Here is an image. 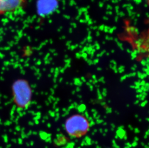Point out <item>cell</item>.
Listing matches in <instances>:
<instances>
[{"mask_svg":"<svg viewBox=\"0 0 149 148\" xmlns=\"http://www.w3.org/2000/svg\"><path fill=\"white\" fill-rule=\"evenodd\" d=\"M58 0H38L37 7L38 14L45 17L52 14L58 7Z\"/></svg>","mask_w":149,"mask_h":148,"instance_id":"obj_3","label":"cell"},{"mask_svg":"<svg viewBox=\"0 0 149 148\" xmlns=\"http://www.w3.org/2000/svg\"><path fill=\"white\" fill-rule=\"evenodd\" d=\"M26 3V0H0V15L22 8Z\"/></svg>","mask_w":149,"mask_h":148,"instance_id":"obj_4","label":"cell"},{"mask_svg":"<svg viewBox=\"0 0 149 148\" xmlns=\"http://www.w3.org/2000/svg\"><path fill=\"white\" fill-rule=\"evenodd\" d=\"M14 102L20 108H25L30 104L32 91L28 83L24 80H17L12 86Z\"/></svg>","mask_w":149,"mask_h":148,"instance_id":"obj_2","label":"cell"},{"mask_svg":"<svg viewBox=\"0 0 149 148\" xmlns=\"http://www.w3.org/2000/svg\"><path fill=\"white\" fill-rule=\"evenodd\" d=\"M65 129L69 135L79 138L86 135L88 131V121L82 115H75L68 119L65 124Z\"/></svg>","mask_w":149,"mask_h":148,"instance_id":"obj_1","label":"cell"}]
</instances>
